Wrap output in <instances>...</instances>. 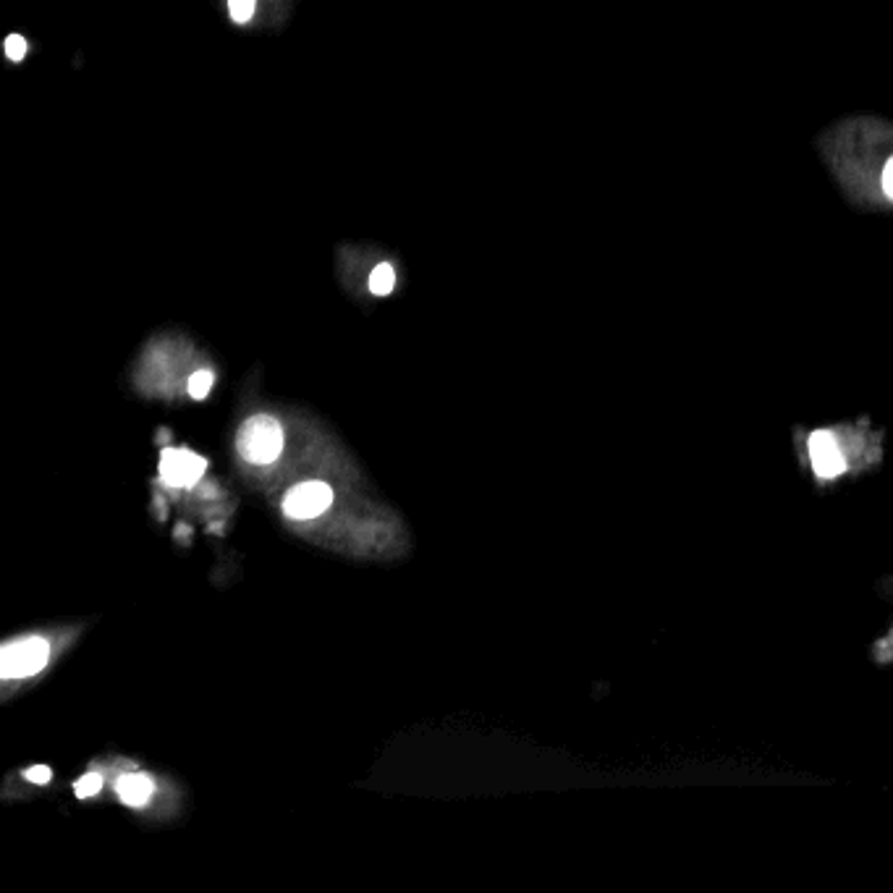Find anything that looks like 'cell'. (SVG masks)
<instances>
[{"mask_svg": "<svg viewBox=\"0 0 893 893\" xmlns=\"http://www.w3.org/2000/svg\"><path fill=\"white\" fill-rule=\"evenodd\" d=\"M205 458L186 448H165L161 456V477L171 487H186L205 475Z\"/></svg>", "mask_w": 893, "mask_h": 893, "instance_id": "5b68a950", "label": "cell"}, {"mask_svg": "<svg viewBox=\"0 0 893 893\" xmlns=\"http://www.w3.org/2000/svg\"><path fill=\"white\" fill-rule=\"evenodd\" d=\"M212 372L210 369H197L191 378H189V396L191 398H205L210 388H212Z\"/></svg>", "mask_w": 893, "mask_h": 893, "instance_id": "9c48e42d", "label": "cell"}, {"mask_svg": "<svg viewBox=\"0 0 893 893\" xmlns=\"http://www.w3.org/2000/svg\"><path fill=\"white\" fill-rule=\"evenodd\" d=\"M393 286H396V270L390 268L388 262L378 265L372 270V275H369V291L375 297H388L390 291H393Z\"/></svg>", "mask_w": 893, "mask_h": 893, "instance_id": "ba28073f", "label": "cell"}, {"mask_svg": "<svg viewBox=\"0 0 893 893\" xmlns=\"http://www.w3.org/2000/svg\"><path fill=\"white\" fill-rule=\"evenodd\" d=\"M5 55H8V61H22L24 55H26V40L19 37V34H11L5 40Z\"/></svg>", "mask_w": 893, "mask_h": 893, "instance_id": "4fadbf2b", "label": "cell"}, {"mask_svg": "<svg viewBox=\"0 0 893 893\" xmlns=\"http://www.w3.org/2000/svg\"><path fill=\"white\" fill-rule=\"evenodd\" d=\"M254 11H257V0H229V14L236 24L252 22Z\"/></svg>", "mask_w": 893, "mask_h": 893, "instance_id": "30bf717a", "label": "cell"}, {"mask_svg": "<svg viewBox=\"0 0 893 893\" xmlns=\"http://www.w3.org/2000/svg\"><path fill=\"white\" fill-rule=\"evenodd\" d=\"M820 152L854 205L886 210L883 168L893 155V123L883 118H849L820 137Z\"/></svg>", "mask_w": 893, "mask_h": 893, "instance_id": "6da1fadb", "label": "cell"}, {"mask_svg": "<svg viewBox=\"0 0 893 893\" xmlns=\"http://www.w3.org/2000/svg\"><path fill=\"white\" fill-rule=\"evenodd\" d=\"M24 776H26V780H32V783H47L50 780V768L47 765H34Z\"/></svg>", "mask_w": 893, "mask_h": 893, "instance_id": "5bb4252c", "label": "cell"}, {"mask_svg": "<svg viewBox=\"0 0 893 893\" xmlns=\"http://www.w3.org/2000/svg\"><path fill=\"white\" fill-rule=\"evenodd\" d=\"M47 642L43 637H26L11 642L0 653V676L3 679H26L43 671L47 663Z\"/></svg>", "mask_w": 893, "mask_h": 893, "instance_id": "3957f363", "label": "cell"}, {"mask_svg": "<svg viewBox=\"0 0 893 893\" xmlns=\"http://www.w3.org/2000/svg\"><path fill=\"white\" fill-rule=\"evenodd\" d=\"M330 504H333V490L325 482H301L286 493L283 514L291 519H312L320 516Z\"/></svg>", "mask_w": 893, "mask_h": 893, "instance_id": "277c9868", "label": "cell"}, {"mask_svg": "<svg viewBox=\"0 0 893 893\" xmlns=\"http://www.w3.org/2000/svg\"><path fill=\"white\" fill-rule=\"evenodd\" d=\"M880 189H883V200H886V210H893V155L883 168V179H880Z\"/></svg>", "mask_w": 893, "mask_h": 893, "instance_id": "7c38bea8", "label": "cell"}, {"mask_svg": "<svg viewBox=\"0 0 893 893\" xmlns=\"http://www.w3.org/2000/svg\"><path fill=\"white\" fill-rule=\"evenodd\" d=\"M239 454L252 464H270L280 456L283 448V430L270 414H254L250 417L236 436Z\"/></svg>", "mask_w": 893, "mask_h": 893, "instance_id": "7a4b0ae2", "label": "cell"}, {"mask_svg": "<svg viewBox=\"0 0 893 893\" xmlns=\"http://www.w3.org/2000/svg\"><path fill=\"white\" fill-rule=\"evenodd\" d=\"M115 789H118V797L123 802L132 804V807H142V804H147V800L152 797L155 783H152V779L142 776V773H132V776H123V779L118 780Z\"/></svg>", "mask_w": 893, "mask_h": 893, "instance_id": "52a82bcc", "label": "cell"}, {"mask_svg": "<svg viewBox=\"0 0 893 893\" xmlns=\"http://www.w3.org/2000/svg\"><path fill=\"white\" fill-rule=\"evenodd\" d=\"M100 786H103V779H100L97 773H87L84 779L76 780L74 791H76L79 800H87V797H94V794L100 791Z\"/></svg>", "mask_w": 893, "mask_h": 893, "instance_id": "8fae6325", "label": "cell"}, {"mask_svg": "<svg viewBox=\"0 0 893 893\" xmlns=\"http://www.w3.org/2000/svg\"><path fill=\"white\" fill-rule=\"evenodd\" d=\"M810 458H812V466H815L818 477H823V480L839 477L847 469V461L841 456L836 440L828 436V430L812 433V437H810Z\"/></svg>", "mask_w": 893, "mask_h": 893, "instance_id": "8992f818", "label": "cell"}]
</instances>
